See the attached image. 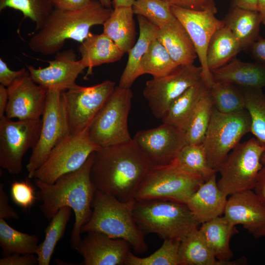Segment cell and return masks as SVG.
Segmentation results:
<instances>
[{
    "label": "cell",
    "mask_w": 265,
    "mask_h": 265,
    "mask_svg": "<svg viewBox=\"0 0 265 265\" xmlns=\"http://www.w3.org/2000/svg\"><path fill=\"white\" fill-rule=\"evenodd\" d=\"M234 6L239 8L258 11V0H233Z\"/></svg>",
    "instance_id": "50"
},
{
    "label": "cell",
    "mask_w": 265,
    "mask_h": 265,
    "mask_svg": "<svg viewBox=\"0 0 265 265\" xmlns=\"http://www.w3.org/2000/svg\"><path fill=\"white\" fill-rule=\"evenodd\" d=\"M175 17L188 32L195 48L202 68V78L210 89L214 83L211 71L207 63V52L213 34L224 26L223 20L217 19L214 13L171 6Z\"/></svg>",
    "instance_id": "15"
},
{
    "label": "cell",
    "mask_w": 265,
    "mask_h": 265,
    "mask_svg": "<svg viewBox=\"0 0 265 265\" xmlns=\"http://www.w3.org/2000/svg\"><path fill=\"white\" fill-rule=\"evenodd\" d=\"M35 254H12L3 256L0 259V265H38Z\"/></svg>",
    "instance_id": "44"
},
{
    "label": "cell",
    "mask_w": 265,
    "mask_h": 265,
    "mask_svg": "<svg viewBox=\"0 0 265 265\" xmlns=\"http://www.w3.org/2000/svg\"><path fill=\"white\" fill-rule=\"evenodd\" d=\"M135 221L144 234L181 241L200 225L186 204L161 199L136 201Z\"/></svg>",
    "instance_id": "5"
},
{
    "label": "cell",
    "mask_w": 265,
    "mask_h": 265,
    "mask_svg": "<svg viewBox=\"0 0 265 265\" xmlns=\"http://www.w3.org/2000/svg\"><path fill=\"white\" fill-rule=\"evenodd\" d=\"M72 210L69 207H62L50 221L45 230V238L39 244L36 253L38 265H50L54 248L58 241L64 236Z\"/></svg>",
    "instance_id": "32"
},
{
    "label": "cell",
    "mask_w": 265,
    "mask_h": 265,
    "mask_svg": "<svg viewBox=\"0 0 265 265\" xmlns=\"http://www.w3.org/2000/svg\"><path fill=\"white\" fill-rule=\"evenodd\" d=\"M95 152L78 170L60 176L53 184L34 179L38 188L37 200L42 202L40 209L49 221L62 207L71 208L75 221L71 235L70 245L75 250L81 238V229L90 219L95 189L90 178V170Z\"/></svg>",
    "instance_id": "2"
},
{
    "label": "cell",
    "mask_w": 265,
    "mask_h": 265,
    "mask_svg": "<svg viewBox=\"0 0 265 265\" xmlns=\"http://www.w3.org/2000/svg\"><path fill=\"white\" fill-rule=\"evenodd\" d=\"M250 49L256 62L265 65V38H260L254 43Z\"/></svg>",
    "instance_id": "48"
},
{
    "label": "cell",
    "mask_w": 265,
    "mask_h": 265,
    "mask_svg": "<svg viewBox=\"0 0 265 265\" xmlns=\"http://www.w3.org/2000/svg\"><path fill=\"white\" fill-rule=\"evenodd\" d=\"M174 161L184 170L201 177L205 181L217 172L209 166L203 143L186 144Z\"/></svg>",
    "instance_id": "36"
},
{
    "label": "cell",
    "mask_w": 265,
    "mask_h": 265,
    "mask_svg": "<svg viewBox=\"0 0 265 265\" xmlns=\"http://www.w3.org/2000/svg\"><path fill=\"white\" fill-rule=\"evenodd\" d=\"M10 195L13 202L25 211L29 210L37 200V193L28 180L13 182Z\"/></svg>",
    "instance_id": "42"
},
{
    "label": "cell",
    "mask_w": 265,
    "mask_h": 265,
    "mask_svg": "<svg viewBox=\"0 0 265 265\" xmlns=\"http://www.w3.org/2000/svg\"><path fill=\"white\" fill-rule=\"evenodd\" d=\"M250 130L251 118L246 109L224 113L213 106L203 142L209 166L217 171L229 153Z\"/></svg>",
    "instance_id": "8"
},
{
    "label": "cell",
    "mask_w": 265,
    "mask_h": 265,
    "mask_svg": "<svg viewBox=\"0 0 265 265\" xmlns=\"http://www.w3.org/2000/svg\"><path fill=\"white\" fill-rule=\"evenodd\" d=\"M133 140L154 165L172 162L187 144L185 131L164 122L155 128L138 132Z\"/></svg>",
    "instance_id": "16"
},
{
    "label": "cell",
    "mask_w": 265,
    "mask_h": 265,
    "mask_svg": "<svg viewBox=\"0 0 265 265\" xmlns=\"http://www.w3.org/2000/svg\"><path fill=\"white\" fill-rule=\"evenodd\" d=\"M178 265H226L217 260L199 228L181 241Z\"/></svg>",
    "instance_id": "30"
},
{
    "label": "cell",
    "mask_w": 265,
    "mask_h": 265,
    "mask_svg": "<svg viewBox=\"0 0 265 265\" xmlns=\"http://www.w3.org/2000/svg\"><path fill=\"white\" fill-rule=\"evenodd\" d=\"M135 202L134 199L122 201L111 195L96 191L91 216L82 226L81 233H102L111 238L126 240L137 253L146 252L148 247L144 234L133 215Z\"/></svg>",
    "instance_id": "4"
},
{
    "label": "cell",
    "mask_w": 265,
    "mask_h": 265,
    "mask_svg": "<svg viewBox=\"0 0 265 265\" xmlns=\"http://www.w3.org/2000/svg\"><path fill=\"white\" fill-rule=\"evenodd\" d=\"M53 8L73 10L82 8L87 5L90 0H51Z\"/></svg>",
    "instance_id": "47"
},
{
    "label": "cell",
    "mask_w": 265,
    "mask_h": 265,
    "mask_svg": "<svg viewBox=\"0 0 265 265\" xmlns=\"http://www.w3.org/2000/svg\"><path fill=\"white\" fill-rule=\"evenodd\" d=\"M154 166L132 139L95 152L91 181L96 191L128 201L134 199L141 182Z\"/></svg>",
    "instance_id": "1"
},
{
    "label": "cell",
    "mask_w": 265,
    "mask_h": 265,
    "mask_svg": "<svg viewBox=\"0 0 265 265\" xmlns=\"http://www.w3.org/2000/svg\"><path fill=\"white\" fill-rule=\"evenodd\" d=\"M252 234L256 238L265 236V224L257 229Z\"/></svg>",
    "instance_id": "54"
},
{
    "label": "cell",
    "mask_w": 265,
    "mask_h": 265,
    "mask_svg": "<svg viewBox=\"0 0 265 265\" xmlns=\"http://www.w3.org/2000/svg\"><path fill=\"white\" fill-rule=\"evenodd\" d=\"M199 229L217 260L226 265L247 263L244 257L231 261L234 254L230 247V240L238 231L223 215L201 224Z\"/></svg>",
    "instance_id": "22"
},
{
    "label": "cell",
    "mask_w": 265,
    "mask_h": 265,
    "mask_svg": "<svg viewBox=\"0 0 265 265\" xmlns=\"http://www.w3.org/2000/svg\"><path fill=\"white\" fill-rule=\"evenodd\" d=\"M157 39L166 48L178 65L193 64L198 57L188 32L176 18L159 28Z\"/></svg>",
    "instance_id": "24"
},
{
    "label": "cell",
    "mask_w": 265,
    "mask_h": 265,
    "mask_svg": "<svg viewBox=\"0 0 265 265\" xmlns=\"http://www.w3.org/2000/svg\"><path fill=\"white\" fill-rule=\"evenodd\" d=\"M258 10L262 23L265 26V0H258Z\"/></svg>",
    "instance_id": "52"
},
{
    "label": "cell",
    "mask_w": 265,
    "mask_h": 265,
    "mask_svg": "<svg viewBox=\"0 0 265 265\" xmlns=\"http://www.w3.org/2000/svg\"><path fill=\"white\" fill-rule=\"evenodd\" d=\"M214 82H226L242 88L265 87V65L233 59L224 66L211 71Z\"/></svg>",
    "instance_id": "23"
},
{
    "label": "cell",
    "mask_w": 265,
    "mask_h": 265,
    "mask_svg": "<svg viewBox=\"0 0 265 265\" xmlns=\"http://www.w3.org/2000/svg\"><path fill=\"white\" fill-rule=\"evenodd\" d=\"M80 59L85 68H87L85 77L92 74V69L105 63L119 60L125 54L118 46L104 33L91 32L79 47Z\"/></svg>",
    "instance_id": "25"
},
{
    "label": "cell",
    "mask_w": 265,
    "mask_h": 265,
    "mask_svg": "<svg viewBox=\"0 0 265 265\" xmlns=\"http://www.w3.org/2000/svg\"><path fill=\"white\" fill-rule=\"evenodd\" d=\"M202 68L179 65L168 74L148 80L143 94L157 118L162 119L171 104L188 88L202 80Z\"/></svg>",
    "instance_id": "14"
},
{
    "label": "cell",
    "mask_w": 265,
    "mask_h": 265,
    "mask_svg": "<svg viewBox=\"0 0 265 265\" xmlns=\"http://www.w3.org/2000/svg\"><path fill=\"white\" fill-rule=\"evenodd\" d=\"M209 89L203 80L190 86L171 104L162 122L186 132L199 102Z\"/></svg>",
    "instance_id": "27"
},
{
    "label": "cell",
    "mask_w": 265,
    "mask_h": 265,
    "mask_svg": "<svg viewBox=\"0 0 265 265\" xmlns=\"http://www.w3.org/2000/svg\"><path fill=\"white\" fill-rule=\"evenodd\" d=\"M261 162L264 166H265V152L263 153L262 158Z\"/></svg>",
    "instance_id": "56"
},
{
    "label": "cell",
    "mask_w": 265,
    "mask_h": 265,
    "mask_svg": "<svg viewBox=\"0 0 265 265\" xmlns=\"http://www.w3.org/2000/svg\"><path fill=\"white\" fill-rule=\"evenodd\" d=\"M227 196L219 189L216 174L202 184L186 204L199 225L223 214Z\"/></svg>",
    "instance_id": "21"
},
{
    "label": "cell",
    "mask_w": 265,
    "mask_h": 265,
    "mask_svg": "<svg viewBox=\"0 0 265 265\" xmlns=\"http://www.w3.org/2000/svg\"><path fill=\"white\" fill-rule=\"evenodd\" d=\"M265 145L255 137L239 143L229 153L217 170L220 177L217 185L227 196L253 189L263 167L261 158Z\"/></svg>",
    "instance_id": "7"
},
{
    "label": "cell",
    "mask_w": 265,
    "mask_h": 265,
    "mask_svg": "<svg viewBox=\"0 0 265 265\" xmlns=\"http://www.w3.org/2000/svg\"><path fill=\"white\" fill-rule=\"evenodd\" d=\"M42 119L13 121L5 115L0 117V166L11 174L23 169V158L36 145Z\"/></svg>",
    "instance_id": "12"
},
{
    "label": "cell",
    "mask_w": 265,
    "mask_h": 265,
    "mask_svg": "<svg viewBox=\"0 0 265 265\" xmlns=\"http://www.w3.org/2000/svg\"><path fill=\"white\" fill-rule=\"evenodd\" d=\"M101 4L107 8H112V0H98Z\"/></svg>",
    "instance_id": "55"
},
{
    "label": "cell",
    "mask_w": 265,
    "mask_h": 265,
    "mask_svg": "<svg viewBox=\"0 0 265 265\" xmlns=\"http://www.w3.org/2000/svg\"><path fill=\"white\" fill-rule=\"evenodd\" d=\"M178 66L164 46L156 39L140 61L139 74L140 76L150 74L153 78L161 77L168 74Z\"/></svg>",
    "instance_id": "34"
},
{
    "label": "cell",
    "mask_w": 265,
    "mask_h": 265,
    "mask_svg": "<svg viewBox=\"0 0 265 265\" xmlns=\"http://www.w3.org/2000/svg\"><path fill=\"white\" fill-rule=\"evenodd\" d=\"M8 100L7 87L0 84V117L4 115Z\"/></svg>",
    "instance_id": "51"
},
{
    "label": "cell",
    "mask_w": 265,
    "mask_h": 265,
    "mask_svg": "<svg viewBox=\"0 0 265 265\" xmlns=\"http://www.w3.org/2000/svg\"><path fill=\"white\" fill-rule=\"evenodd\" d=\"M7 89L8 100L5 115L7 118L20 120L40 119L48 90L33 81L28 70Z\"/></svg>",
    "instance_id": "17"
},
{
    "label": "cell",
    "mask_w": 265,
    "mask_h": 265,
    "mask_svg": "<svg viewBox=\"0 0 265 265\" xmlns=\"http://www.w3.org/2000/svg\"><path fill=\"white\" fill-rule=\"evenodd\" d=\"M39 239L16 230L9 226L5 219L0 218V247L3 256L12 254H35Z\"/></svg>",
    "instance_id": "33"
},
{
    "label": "cell",
    "mask_w": 265,
    "mask_h": 265,
    "mask_svg": "<svg viewBox=\"0 0 265 265\" xmlns=\"http://www.w3.org/2000/svg\"><path fill=\"white\" fill-rule=\"evenodd\" d=\"M242 89L245 98V109L251 118L250 132L265 145V93L260 88Z\"/></svg>",
    "instance_id": "37"
},
{
    "label": "cell",
    "mask_w": 265,
    "mask_h": 265,
    "mask_svg": "<svg viewBox=\"0 0 265 265\" xmlns=\"http://www.w3.org/2000/svg\"><path fill=\"white\" fill-rule=\"evenodd\" d=\"M242 50L232 32L225 26L212 36L207 52V63L211 72L234 59Z\"/></svg>",
    "instance_id": "31"
},
{
    "label": "cell",
    "mask_w": 265,
    "mask_h": 265,
    "mask_svg": "<svg viewBox=\"0 0 265 265\" xmlns=\"http://www.w3.org/2000/svg\"><path fill=\"white\" fill-rule=\"evenodd\" d=\"M132 8L134 14L144 17L159 28L176 18L171 5L164 0H135Z\"/></svg>",
    "instance_id": "40"
},
{
    "label": "cell",
    "mask_w": 265,
    "mask_h": 265,
    "mask_svg": "<svg viewBox=\"0 0 265 265\" xmlns=\"http://www.w3.org/2000/svg\"><path fill=\"white\" fill-rule=\"evenodd\" d=\"M213 106L219 112L231 113L245 109L242 89L232 83L216 82L210 89Z\"/></svg>",
    "instance_id": "35"
},
{
    "label": "cell",
    "mask_w": 265,
    "mask_h": 265,
    "mask_svg": "<svg viewBox=\"0 0 265 265\" xmlns=\"http://www.w3.org/2000/svg\"><path fill=\"white\" fill-rule=\"evenodd\" d=\"M6 8L20 11L24 19H30L35 24L34 31L41 27L53 9L51 0H0V12Z\"/></svg>",
    "instance_id": "39"
},
{
    "label": "cell",
    "mask_w": 265,
    "mask_h": 265,
    "mask_svg": "<svg viewBox=\"0 0 265 265\" xmlns=\"http://www.w3.org/2000/svg\"><path fill=\"white\" fill-rule=\"evenodd\" d=\"M171 6L195 10L209 11L216 14L217 8L214 0H164Z\"/></svg>",
    "instance_id": "43"
},
{
    "label": "cell",
    "mask_w": 265,
    "mask_h": 265,
    "mask_svg": "<svg viewBox=\"0 0 265 265\" xmlns=\"http://www.w3.org/2000/svg\"><path fill=\"white\" fill-rule=\"evenodd\" d=\"M135 0H112L113 7L118 6H132Z\"/></svg>",
    "instance_id": "53"
},
{
    "label": "cell",
    "mask_w": 265,
    "mask_h": 265,
    "mask_svg": "<svg viewBox=\"0 0 265 265\" xmlns=\"http://www.w3.org/2000/svg\"><path fill=\"white\" fill-rule=\"evenodd\" d=\"M47 62L49 65L45 68L27 66L33 81L47 90L63 91L72 88L85 68L73 49L57 53L53 60Z\"/></svg>",
    "instance_id": "18"
},
{
    "label": "cell",
    "mask_w": 265,
    "mask_h": 265,
    "mask_svg": "<svg viewBox=\"0 0 265 265\" xmlns=\"http://www.w3.org/2000/svg\"><path fill=\"white\" fill-rule=\"evenodd\" d=\"M139 34L136 43L128 53V61L120 77L118 86L130 88L140 76L139 64L151 43L157 39L159 27L143 16L137 15Z\"/></svg>",
    "instance_id": "26"
},
{
    "label": "cell",
    "mask_w": 265,
    "mask_h": 265,
    "mask_svg": "<svg viewBox=\"0 0 265 265\" xmlns=\"http://www.w3.org/2000/svg\"><path fill=\"white\" fill-rule=\"evenodd\" d=\"M19 215L8 204V197L5 192L3 184H0V218L12 219L19 218Z\"/></svg>",
    "instance_id": "46"
},
{
    "label": "cell",
    "mask_w": 265,
    "mask_h": 265,
    "mask_svg": "<svg viewBox=\"0 0 265 265\" xmlns=\"http://www.w3.org/2000/svg\"><path fill=\"white\" fill-rule=\"evenodd\" d=\"M213 104L210 89L199 102L186 132L187 144L203 143L207 132Z\"/></svg>",
    "instance_id": "38"
},
{
    "label": "cell",
    "mask_w": 265,
    "mask_h": 265,
    "mask_svg": "<svg viewBox=\"0 0 265 265\" xmlns=\"http://www.w3.org/2000/svg\"><path fill=\"white\" fill-rule=\"evenodd\" d=\"M180 241L165 239L161 246L150 256L141 258L131 252L126 265H178Z\"/></svg>",
    "instance_id": "41"
},
{
    "label": "cell",
    "mask_w": 265,
    "mask_h": 265,
    "mask_svg": "<svg viewBox=\"0 0 265 265\" xmlns=\"http://www.w3.org/2000/svg\"><path fill=\"white\" fill-rule=\"evenodd\" d=\"M131 247L124 239L90 232L81 239L75 250L83 257L81 265H126Z\"/></svg>",
    "instance_id": "19"
},
{
    "label": "cell",
    "mask_w": 265,
    "mask_h": 265,
    "mask_svg": "<svg viewBox=\"0 0 265 265\" xmlns=\"http://www.w3.org/2000/svg\"><path fill=\"white\" fill-rule=\"evenodd\" d=\"M205 181L188 172L174 160L164 165H154L146 174L134 195L136 201L161 199L186 204Z\"/></svg>",
    "instance_id": "6"
},
{
    "label": "cell",
    "mask_w": 265,
    "mask_h": 265,
    "mask_svg": "<svg viewBox=\"0 0 265 265\" xmlns=\"http://www.w3.org/2000/svg\"><path fill=\"white\" fill-rule=\"evenodd\" d=\"M253 190L265 207V166L260 170Z\"/></svg>",
    "instance_id": "49"
},
{
    "label": "cell",
    "mask_w": 265,
    "mask_h": 265,
    "mask_svg": "<svg viewBox=\"0 0 265 265\" xmlns=\"http://www.w3.org/2000/svg\"><path fill=\"white\" fill-rule=\"evenodd\" d=\"M132 6L114 7L103 24V33L109 37L124 53L134 44L135 29Z\"/></svg>",
    "instance_id": "29"
},
{
    "label": "cell",
    "mask_w": 265,
    "mask_h": 265,
    "mask_svg": "<svg viewBox=\"0 0 265 265\" xmlns=\"http://www.w3.org/2000/svg\"><path fill=\"white\" fill-rule=\"evenodd\" d=\"M109 80L91 86L76 84L62 91L68 119L70 133H76L88 128L115 88Z\"/></svg>",
    "instance_id": "13"
},
{
    "label": "cell",
    "mask_w": 265,
    "mask_h": 265,
    "mask_svg": "<svg viewBox=\"0 0 265 265\" xmlns=\"http://www.w3.org/2000/svg\"><path fill=\"white\" fill-rule=\"evenodd\" d=\"M223 21L238 40L242 50L250 49L260 38L262 21L258 11L234 6Z\"/></svg>",
    "instance_id": "28"
},
{
    "label": "cell",
    "mask_w": 265,
    "mask_h": 265,
    "mask_svg": "<svg viewBox=\"0 0 265 265\" xmlns=\"http://www.w3.org/2000/svg\"><path fill=\"white\" fill-rule=\"evenodd\" d=\"M69 134L68 119L62 91L48 90L39 137L32 149L26 167L29 179L45 161L53 149Z\"/></svg>",
    "instance_id": "11"
},
{
    "label": "cell",
    "mask_w": 265,
    "mask_h": 265,
    "mask_svg": "<svg viewBox=\"0 0 265 265\" xmlns=\"http://www.w3.org/2000/svg\"><path fill=\"white\" fill-rule=\"evenodd\" d=\"M26 71V69L25 68L18 71H13L8 67L6 63L1 58H0V84L8 87Z\"/></svg>",
    "instance_id": "45"
},
{
    "label": "cell",
    "mask_w": 265,
    "mask_h": 265,
    "mask_svg": "<svg viewBox=\"0 0 265 265\" xmlns=\"http://www.w3.org/2000/svg\"><path fill=\"white\" fill-rule=\"evenodd\" d=\"M132 98L130 88L115 87L89 127V137L97 145L104 147L132 139L128 127Z\"/></svg>",
    "instance_id": "9"
},
{
    "label": "cell",
    "mask_w": 265,
    "mask_h": 265,
    "mask_svg": "<svg viewBox=\"0 0 265 265\" xmlns=\"http://www.w3.org/2000/svg\"><path fill=\"white\" fill-rule=\"evenodd\" d=\"M89 127L76 133H70L51 151L32 178L53 184L60 176L81 167L93 152L101 147L89 137Z\"/></svg>",
    "instance_id": "10"
},
{
    "label": "cell",
    "mask_w": 265,
    "mask_h": 265,
    "mask_svg": "<svg viewBox=\"0 0 265 265\" xmlns=\"http://www.w3.org/2000/svg\"><path fill=\"white\" fill-rule=\"evenodd\" d=\"M230 196L223 215L231 224L242 225L252 234L265 224V207L253 190L241 191Z\"/></svg>",
    "instance_id": "20"
},
{
    "label": "cell",
    "mask_w": 265,
    "mask_h": 265,
    "mask_svg": "<svg viewBox=\"0 0 265 265\" xmlns=\"http://www.w3.org/2000/svg\"><path fill=\"white\" fill-rule=\"evenodd\" d=\"M112 10L98 0H90L76 10L53 8L41 27L32 33L28 46L36 53L49 55L60 52L68 39L81 43L90 33L91 27L103 25Z\"/></svg>",
    "instance_id": "3"
}]
</instances>
